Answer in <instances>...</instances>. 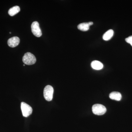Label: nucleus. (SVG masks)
Returning <instances> with one entry per match:
<instances>
[{
  "instance_id": "obj_1",
  "label": "nucleus",
  "mask_w": 132,
  "mask_h": 132,
  "mask_svg": "<svg viewBox=\"0 0 132 132\" xmlns=\"http://www.w3.org/2000/svg\"><path fill=\"white\" fill-rule=\"evenodd\" d=\"M36 60L35 55L29 52L26 53L22 58L23 62L27 65H32L35 64Z\"/></svg>"
},
{
  "instance_id": "obj_2",
  "label": "nucleus",
  "mask_w": 132,
  "mask_h": 132,
  "mask_svg": "<svg viewBox=\"0 0 132 132\" xmlns=\"http://www.w3.org/2000/svg\"><path fill=\"white\" fill-rule=\"evenodd\" d=\"M93 113L97 115H102L106 112V109L103 105L100 104H95L92 107Z\"/></svg>"
},
{
  "instance_id": "obj_3",
  "label": "nucleus",
  "mask_w": 132,
  "mask_h": 132,
  "mask_svg": "<svg viewBox=\"0 0 132 132\" xmlns=\"http://www.w3.org/2000/svg\"><path fill=\"white\" fill-rule=\"evenodd\" d=\"M53 88L50 85L46 86L44 88L43 94L45 100L48 101H50L53 98Z\"/></svg>"
},
{
  "instance_id": "obj_4",
  "label": "nucleus",
  "mask_w": 132,
  "mask_h": 132,
  "mask_svg": "<svg viewBox=\"0 0 132 132\" xmlns=\"http://www.w3.org/2000/svg\"><path fill=\"white\" fill-rule=\"evenodd\" d=\"M21 109L22 115L25 117H28L32 112V109L30 106L24 102H21Z\"/></svg>"
},
{
  "instance_id": "obj_5",
  "label": "nucleus",
  "mask_w": 132,
  "mask_h": 132,
  "mask_svg": "<svg viewBox=\"0 0 132 132\" xmlns=\"http://www.w3.org/2000/svg\"><path fill=\"white\" fill-rule=\"evenodd\" d=\"M31 29L33 34L37 37H40L42 35L41 30L39 25L37 21H34L31 25Z\"/></svg>"
},
{
  "instance_id": "obj_6",
  "label": "nucleus",
  "mask_w": 132,
  "mask_h": 132,
  "mask_svg": "<svg viewBox=\"0 0 132 132\" xmlns=\"http://www.w3.org/2000/svg\"><path fill=\"white\" fill-rule=\"evenodd\" d=\"M20 42V38L16 36H15L10 38L8 40L7 44L9 47L13 48L19 45Z\"/></svg>"
},
{
  "instance_id": "obj_7",
  "label": "nucleus",
  "mask_w": 132,
  "mask_h": 132,
  "mask_svg": "<svg viewBox=\"0 0 132 132\" xmlns=\"http://www.w3.org/2000/svg\"><path fill=\"white\" fill-rule=\"evenodd\" d=\"M93 22H84L81 23L78 25V28L79 30L82 31H88L89 29L90 26L93 25Z\"/></svg>"
},
{
  "instance_id": "obj_8",
  "label": "nucleus",
  "mask_w": 132,
  "mask_h": 132,
  "mask_svg": "<svg viewBox=\"0 0 132 132\" xmlns=\"http://www.w3.org/2000/svg\"><path fill=\"white\" fill-rule=\"evenodd\" d=\"M92 68L95 70H99L103 68V64L101 62L98 61H94L91 63Z\"/></svg>"
},
{
  "instance_id": "obj_9",
  "label": "nucleus",
  "mask_w": 132,
  "mask_h": 132,
  "mask_svg": "<svg viewBox=\"0 0 132 132\" xmlns=\"http://www.w3.org/2000/svg\"><path fill=\"white\" fill-rule=\"evenodd\" d=\"M121 95L118 92H112L109 94V98L111 99L117 101H120L121 99Z\"/></svg>"
},
{
  "instance_id": "obj_10",
  "label": "nucleus",
  "mask_w": 132,
  "mask_h": 132,
  "mask_svg": "<svg viewBox=\"0 0 132 132\" xmlns=\"http://www.w3.org/2000/svg\"><path fill=\"white\" fill-rule=\"evenodd\" d=\"M20 11V9L19 6H15L9 10L8 13L10 16H13L19 13Z\"/></svg>"
},
{
  "instance_id": "obj_11",
  "label": "nucleus",
  "mask_w": 132,
  "mask_h": 132,
  "mask_svg": "<svg viewBox=\"0 0 132 132\" xmlns=\"http://www.w3.org/2000/svg\"><path fill=\"white\" fill-rule=\"evenodd\" d=\"M114 31L112 29H110L106 32L103 36V39L104 40L108 41L111 39L113 36Z\"/></svg>"
},
{
  "instance_id": "obj_12",
  "label": "nucleus",
  "mask_w": 132,
  "mask_h": 132,
  "mask_svg": "<svg viewBox=\"0 0 132 132\" xmlns=\"http://www.w3.org/2000/svg\"><path fill=\"white\" fill-rule=\"evenodd\" d=\"M125 40H126V41L127 43L130 44L132 46V36H129L128 38H126L125 39Z\"/></svg>"
}]
</instances>
